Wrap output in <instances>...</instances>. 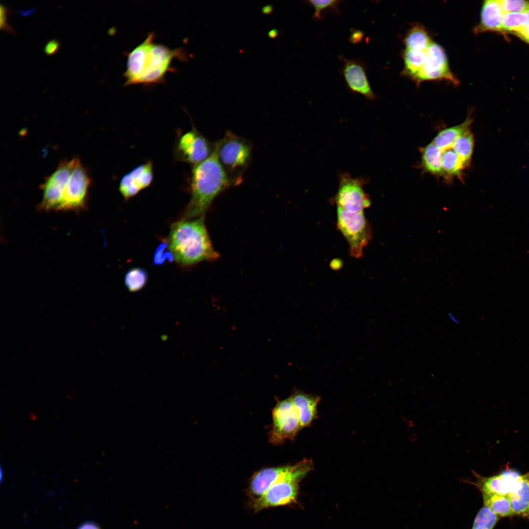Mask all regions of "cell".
Masks as SVG:
<instances>
[{"label": "cell", "instance_id": "obj_22", "mask_svg": "<svg viewBox=\"0 0 529 529\" xmlns=\"http://www.w3.org/2000/svg\"><path fill=\"white\" fill-rule=\"evenodd\" d=\"M404 68L402 74L412 79L422 67L426 57V50L405 49L403 52Z\"/></svg>", "mask_w": 529, "mask_h": 529}, {"label": "cell", "instance_id": "obj_10", "mask_svg": "<svg viewBox=\"0 0 529 529\" xmlns=\"http://www.w3.org/2000/svg\"><path fill=\"white\" fill-rule=\"evenodd\" d=\"M364 180L361 178H353L348 173L341 174L339 186L333 201L337 207L352 212H363L369 207L371 201L365 193L363 186Z\"/></svg>", "mask_w": 529, "mask_h": 529}, {"label": "cell", "instance_id": "obj_3", "mask_svg": "<svg viewBox=\"0 0 529 529\" xmlns=\"http://www.w3.org/2000/svg\"><path fill=\"white\" fill-rule=\"evenodd\" d=\"M167 240L175 261L184 267L219 257L213 247L204 216L182 218L172 223Z\"/></svg>", "mask_w": 529, "mask_h": 529}, {"label": "cell", "instance_id": "obj_6", "mask_svg": "<svg viewBox=\"0 0 529 529\" xmlns=\"http://www.w3.org/2000/svg\"><path fill=\"white\" fill-rule=\"evenodd\" d=\"M337 226L349 246L350 255L359 259L372 238V231L363 212H352L337 207Z\"/></svg>", "mask_w": 529, "mask_h": 529}, {"label": "cell", "instance_id": "obj_29", "mask_svg": "<svg viewBox=\"0 0 529 529\" xmlns=\"http://www.w3.org/2000/svg\"><path fill=\"white\" fill-rule=\"evenodd\" d=\"M10 13V11L9 9L2 3L0 4V27L1 30H3L8 33L15 34V30L10 26L7 23V16Z\"/></svg>", "mask_w": 529, "mask_h": 529}, {"label": "cell", "instance_id": "obj_4", "mask_svg": "<svg viewBox=\"0 0 529 529\" xmlns=\"http://www.w3.org/2000/svg\"><path fill=\"white\" fill-rule=\"evenodd\" d=\"M219 162L233 185L239 184L252 158L251 142L230 131L214 144Z\"/></svg>", "mask_w": 529, "mask_h": 529}, {"label": "cell", "instance_id": "obj_16", "mask_svg": "<svg viewBox=\"0 0 529 529\" xmlns=\"http://www.w3.org/2000/svg\"><path fill=\"white\" fill-rule=\"evenodd\" d=\"M290 466L265 468L256 472L251 477L248 491L255 501L260 498L280 478L289 470Z\"/></svg>", "mask_w": 529, "mask_h": 529}, {"label": "cell", "instance_id": "obj_36", "mask_svg": "<svg viewBox=\"0 0 529 529\" xmlns=\"http://www.w3.org/2000/svg\"><path fill=\"white\" fill-rule=\"evenodd\" d=\"M270 7H265V8H264L263 9V11H264V12L266 13H267V12H269V11H268V10H269V9L270 10Z\"/></svg>", "mask_w": 529, "mask_h": 529}, {"label": "cell", "instance_id": "obj_14", "mask_svg": "<svg viewBox=\"0 0 529 529\" xmlns=\"http://www.w3.org/2000/svg\"><path fill=\"white\" fill-rule=\"evenodd\" d=\"M474 481H465L474 485L481 494L508 496L513 490L522 474L508 467L500 473L490 477H483L473 472Z\"/></svg>", "mask_w": 529, "mask_h": 529}, {"label": "cell", "instance_id": "obj_1", "mask_svg": "<svg viewBox=\"0 0 529 529\" xmlns=\"http://www.w3.org/2000/svg\"><path fill=\"white\" fill-rule=\"evenodd\" d=\"M155 35L150 32L141 43L127 54L125 71V86L143 85L145 86L165 82L166 74L174 71L173 60L185 61L188 59L183 49H170L156 43Z\"/></svg>", "mask_w": 529, "mask_h": 529}, {"label": "cell", "instance_id": "obj_33", "mask_svg": "<svg viewBox=\"0 0 529 529\" xmlns=\"http://www.w3.org/2000/svg\"><path fill=\"white\" fill-rule=\"evenodd\" d=\"M78 529H100L95 523L87 522L80 526Z\"/></svg>", "mask_w": 529, "mask_h": 529}, {"label": "cell", "instance_id": "obj_24", "mask_svg": "<svg viewBox=\"0 0 529 529\" xmlns=\"http://www.w3.org/2000/svg\"><path fill=\"white\" fill-rule=\"evenodd\" d=\"M527 20V12L505 13L503 19L502 31L517 36L524 27Z\"/></svg>", "mask_w": 529, "mask_h": 529}, {"label": "cell", "instance_id": "obj_35", "mask_svg": "<svg viewBox=\"0 0 529 529\" xmlns=\"http://www.w3.org/2000/svg\"><path fill=\"white\" fill-rule=\"evenodd\" d=\"M276 33H277V32H276V31H274V30H273V31H271L270 32V33H269V36H270L271 37H272V36H273V37H274V36H275V35H276Z\"/></svg>", "mask_w": 529, "mask_h": 529}, {"label": "cell", "instance_id": "obj_15", "mask_svg": "<svg viewBox=\"0 0 529 529\" xmlns=\"http://www.w3.org/2000/svg\"><path fill=\"white\" fill-rule=\"evenodd\" d=\"M153 178L152 164L148 161L134 168L121 178L119 191L124 199L127 200L148 187Z\"/></svg>", "mask_w": 529, "mask_h": 529}, {"label": "cell", "instance_id": "obj_30", "mask_svg": "<svg viewBox=\"0 0 529 529\" xmlns=\"http://www.w3.org/2000/svg\"><path fill=\"white\" fill-rule=\"evenodd\" d=\"M60 48V43L57 39H53L48 41L44 47L45 52L48 55H52L58 52Z\"/></svg>", "mask_w": 529, "mask_h": 529}, {"label": "cell", "instance_id": "obj_19", "mask_svg": "<svg viewBox=\"0 0 529 529\" xmlns=\"http://www.w3.org/2000/svg\"><path fill=\"white\" fill-rule=\"evenodd\" d=\"M290 398L297 411L301 428L308 426L316 416L319 397L296 391Z\"/></svg>", "mask_w": 529, "mask_h": 529}, {"label": "cell", "instance_id": "obj_2", "mask_svg": "<svg viewBox=\"0 0 529 529\" xmlns=\"http://www.w3.org/2000/svg\"><path fill=\"white\" fill-rule=\"evenodd\" d=\"M232 185L214 148L207 159L193 167L190 187L191 198L182 218L193 219L204 216L216 196Z\"/></svg>", "mask_w": 529, "mask_h": 529}, {"label": "cell", "instance_id": "obj_20", "mask_svg": "<svg viewBox=\"0 0 529 529\" xmlns=\"http://www.w3.org/2000/svg\"><path fill=\"white\" fill-rule=\"evenodd\" d=\"M433 41L423 25L417 24L407 32L404 40L405 49L425 51Z\"/></svg>", "mask_w": 529, "mask_h": 529}, {"label": "cell", "instance_id": "obj_23", "mask_svg": "<svg viewBox=\"0 0 529 529\" xmlns=\"http://www.w3.org/2000/svg\"><path fill=\"white\" fill-rule=\"evenodd\" d=\"M148 281V274L143 268L135 267L130 268L125 274L124 284L131 292L142 289Z\"/></svg>", "mask_w": 529, "mask_h": 529}, {"label": "cell", "instance_id": "obj_25", "mask_svg": "<svg viewBox=\"0 0 529 529\" xmlns=\"http://www.w3.org/2000/svg\"><path fill=\"white\" fill-rule=\"evenodd\" d=\"M343 1L339 0L305 1L307 4L314 9V12L312 18L318 20H322L324 12H333L336 14L340 15L339 6Z\"/></svg>", "mask_w": 529, "mask_h": 529}, {"label": "cell", "instance_id": "obj_8", "mask_svg": "<svg viewBox=\"0 0 529 529\" xmlns=\"http://www.w3.org/2000/svg\"><path fill=\"white\" fill-rule=\"evenodd\" d=\"M301 428L298 414L290 397L279 401L272 411L270 442L279 445L292 439Z\"/></svg>", "mask_w": 529, "mask_h": 529}, {"label": "cell", "instance_id": "obj_5", "mask_svg": "<svg viewBox=\"0 0 529 529\" xmlns=\"http://www.w3.org/2000/svg\"><path fill=\"white\" fill-rule=\"evenodd\" d=\"M312 466L309 460L304 459L293 466L271 485L259 499L254 501L256 512L265 508L285 505L294 502L297 497L298 482Z\"/></svg>", "mask_w": 529, "mask_h": 529}, {"label": "cell", "instance_id": "obj_32", "mask_svg": "<svg viewBox=\"0 0 529 529\" xmlns=\"http://www.w3.org/2000/svg\"><path fill=\"white\" fill-rule=\"evenodd\" d=\"M363 37V34L362 32L360 30H355L352 33L350 40L353 43H358L362 39Z\"/></svg>", "mask_w": 529, "mask_h": 529}, {"label": "cell", "instance_id": "obj_12", "mask_svg": "<svg viewBox=\"0 0 529 529\" xmlns=\"http://www.w3.org/2000/svg\"><path fill=\"white\" fill-rule=\"evenodd\" d=\"M75 158L62 161L42 185L43 199L39 208L44 211L59 210L62 194L72 170Z\"/></svg>", "mask_w": 529, "mask_h": 529}, {"label": "cell", "instance_id": "obj_9", "mask_svg": "<svg viewBox=\"0 0 529 529\" xmlns=\"http://www.w3.org/2000/svg\"><path fill=\"white\" fill-rule=\"evenodd\" d=\"M91 180L86 168L78 158L63 191L59 210H79L86 205Z\"/></svg>", "mask_w": 529, "mask_h": 529}, {"label": "cell", "instance_id": "obj_7", "mask_svg": "<svg viewBox=\"0 0 529 529\" xmlns=\"http://www.w3.org/2000/svg\"><path fill=\"white\" fill-rule=\"evenodd\" d=\"M411 79L417 86L426 81L446 80L455 86L459 83L450 69L444 49L434 42L426 50L424 62Z\"/></svg>", "mask_w": 529, "mask_h": 529}, {"label": "cell", "instance_id": "obj_26", "mask_svg": "<svg viewBox=\"0 0 529 529\" xmlns=\"http://www.w3.org/2000/svg\"><path fill=\"white\" fill-rule=\"evenodd\" d=\"M499 519V516L484 506L478 512L471 529H493Z\"/></svg>", "mask_w": 529, "mask_h": 529}, {"label": "cell", "instance_id": "obj_34", "mask_svg": "<svg viewBox=\"0 0 529 529\" xmlns=\"http://www.w3.org/2000/svg\"><path fill=\"white\" fill-rule=\"evenodd\" d=\"M447 315H448V317L449 319H450V320L452 322H453V323H455L456 324H458L459 323V319L455 315H454L452 313H451V312L448 313Z\"/></svg>", "mask_w": 529, "mask_h": 529}, {"label": "cell", "instance_id": "obj_21", "mask_svg": "<svg viewBox=\"0 0 529 529\" xmlns=\"http://www.w3.org/2000/svg\"><path fill=\"white\" fill-rule=\"evenodd\" d=\"M484 506L499 517L514 515L510 498L507 495L482 494Z\"/></svg>", "mask_w": 529, "mask_h": 529}, {"label": "cell", "instance_id": "obj_17", "mask_svg": "<svg viewBox=\"0 0 529 529\" xmlns=\"http://www.w3.org/2000/svg\"><path fill=\"white\" fill-rule=\"evenodd\" d=\"M504 15L499 0L484 1L481 8L480 20L474 28V33L479 34L487 31L503 32Z\"/></svg>", "mask_w": 529, "mask_h": 529}, {"label": "cell", "instance_id": "obj_28", "mask_svg": "<svg viewBox=\"0 0 529 529\" xmlns=\"http://www.w3.org/2000/svg\"><path fill=\"white\" fill-rule=\"evenodd\" d=\"M504 14L525 13L529 11V1L523 0H499Z\"/></svg>", "mask_w": 529, "mask_h": 529}, {"label": "cell", "instance_id": "obj_31", "mask_svg": "<svg viewBox=\"0 0 529 529\" xmlns=\"http://www.w3.org/2000/svg\"><path fill=\"white\" fill-rule=\"evenodd\" d=\"M527 22L521 31L517 36L529 44V11L527 12Z\"/></svg>", "mask_w": 529, "mask_h": 529}, {"label": "cell", "instance_id": "obj_11", "mask_svg": "<svg viewBox=\"0 0 529 529\" xmlns=\"http://www.w3.org/2000/svg\"><path fill=\"white\" fill-rule=\"evenodd\" d=\"M214 149V144L193 128L179 137L175 154L177 160L194 166L207 159Z\"/></svg>", "mask_w": 529, "mask_h": 529}, {"label": "cell", "instance_id": "obj_27", "mask_svg": "<svg viewBox=\"0 0 529 529\" xmlns=\"http://www.w3.org/2000/svg\"><path fill=\"white\" fill-rule=\"evenodd\" d=\"M174 260V255L170 249L167 239H165L155 250L153 264L155 265H161L166 263H171Z\"/></svg>", "mask_w": 529, "mask_h": 529}, {"label": "cell", "instance_id": "obj_18", "mask_svg": "<svg viewBox=\"0 0 529 529\" xmlns=\"http://www.w3.org/2000/svg\"><path fill=\"white\" fill-rule=\"evenodd\" d=\"M508 496L514 515L529 519V472L521 475Z\"/></svg>", "mask_w": 529, "mask_h": 529}, {"label": "cell", "instance_id": "obj_13", "mask_svg": "<svg viewBox=\"0 0 529 529\" xmlns=\"http://www.w3.org/2000/svg\"><path fill=\"white\" fill-rule=\"evenodd\" d=\"M338 57L344 63L340 72L348 90L353 94L362 95L368 100H376L377 96L373 91L366 75L368 66L359 59H348L342 55Z\"/></svg>", "mask_w": 529, "mask_h": 529}]
</instances>
